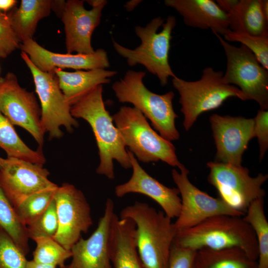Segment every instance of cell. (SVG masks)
I'll return each mask as SVG.
<instances>
[{
	"label": "cell",
	"mask_w": 268,
	"mask_h": 268,
	"mask_svg": "<svg viewBox=\"0 0 268 268\" xmlns=\"http://www.w3.org/2000/svg\"><path fill=\"white\" fill-rule=\"evenodd\" d=\"M102 94V85L94 87L71 106L70 113L75 119L85 120L92 129L100 157L97 173L114 179L113 160L126 169L132 165L123 139L105 108Z\"/></svg>",
	"instance_id": "1"
},
{
	"label": "cell",
	"mask_w": 268,
	"mask_h": 268,
	"mask_svg": "<svg viewBox=\"0 0 268 268\" xmlns=\"http://www.w3.org/2000/svg\"><path fill=\"white\" fill-rule=\"evenodd\" d=\"M173 243L194 251L203 248H237L253 260L256 261L258 257L255 234L243 216H212L191 228L176 233Z\"/></svg>",
	"instance_id": "2"
},
{
	"label": "cell",
	"mask_w": 268,
	"mask_h": 268,
	"mask_svg": "<svg viewBox=\"0 0 268 268\" xmlns=\"http://www.w3.org/2000/svg\"><path fill=\"white\" fill-rule=\"evenodd\" d=\"M120 218L130 219L135 223L136 248L144 268H168L176 234L171 218L139 201L122 209Z\"/></svg>",
	"instance_id": "3"
},
{
	"label": "cell",
	"mask_w": 268,
	"mask_h": 268,
	"mask_svg": "<svg viewBox=\"0 0 268 268\" xmlns=\"http://www.w3.org/2000/svg\"><path fill=\"white\" fill-rule=\"evenodd\" d=\"M162 17L153 18L145 27L136 26V35L141 41L134 49L126 48L113 41L117 53L127 60L130 67L139 64L156 76L162 86L167 85L170 77L176 76L169 63L172 32L176 26V18L169 15L165 22Z\"/></svg>",
	"instance_id": "4"
},
{
	"label": "cell",
	"mask_w": 268,
	"mask_h": 268,
	"mask_svg": "<svg viewBox=\"0 0 268 268\" xmlns=\"http://www.w3.org/2000/svg\"><path fill=\"white\" fill-rule=\"evenodd\" d=\"M144 71L128 70L124 77L112 85V89L121 103H130L148 119L153 127L164 138L171 141L179 138L175 126L178 118L172 104L173 91L164 94L153 93L146 88L143 79Z\"/></svg>",
	"instance_id": "5"
},
{
	"label": "cell",
	"mask_w": 268,
	"mask_h": 268,
	"mask_svg": "<svg viewBox=\"0 0 268 268\" xmlns=\"http://www.w3.org/2000/svg\"><path fill=\"white\" fill-rule=\"evenodd\" d=\"M223 73L212 67H205L200 79L187 81L177 76L172 78L173 87L180 95L181 111L184 115L183 126L189 131L202 113L221 106L228 98L235 97L247 100L235 85L228 84L222 79Z\"/></svg>",
	"instance_id": "6"
},
{
	"label": "cell",
	"mask_w": 268,
	"mask_h": 268,
	"mask_svg": "<svg viewBox=\"0 0 268 268\" xmlns=\"http://www.w3.org/2000/svg\"><path fill=\"white\" fill-rule=\"evenodd\" d=\"M112 118L126 146L140 161L161 160L179 169L182 166L174 145L153 130L138 109L122 106Z\"/></svg>",
	"instance_id": "7"
},
{
	"label": "cell",
	"mask_w": 268,
	"mask_h": 268,
	"mask_svg": "<svg viewBox=\"0 0 268 268\" xmlns=\"http://www.w3.org/2000/svg\"><path fill=\"white\" fill-rule=\"evenodd\" d=\"M226 57L227 64L222 79L224 83L235 85L246 96L254 100L260 109H268V70L258 62L254 54L245 46L236 47L214 33Z\"/></svg>",
	"instance_id": "8"
},
{
	"label": "cell",
	"mask_w": 268,
	"mask_h": 268,
	"mask_svg": "<svg viewBox=\"0 0 268 268\" xmlns=\"http://www.w3.org/2000/svg\"><path fill=\"white\" fill-rule=\"evenodd\" d=\"M206 166L208 183L216 189L218 198L234 209L245 214L252 202L264 199L266 193L262 187L268 174L259 173L253 177L242 165L215 161L208 162Z\"/></svg>",
	"instance_id": "9"
},
{
	"label": "cell",
	"mask_w": 268,
	"mask_h": 268,
	"mask_svg": "<svg viewBox=\"0 0 268 268\" xmlns=\"http://www.w3.org/2000/svg\"><path fill=\"white\" fill-rule=\"evenodd\" d=\"M21 57L32 74L38 96L41 110V122L45 133L51 139L60 138L64 134L61 129L64 127L69 133L79 126L70 113L71 106L67 101L59 85L54 72L40 70L23 51Z\"/></svg>",
	"instance_id": "10"
},
{
	"label": "cell",
	"mask_w": 268,
	"mask_h": 268,
	"mask_svg": "<svg viewBox=\"0 0 268 268\" xmlns=\"http://www.w3.org/2000/svg\"><path fill=\"white\" fill-rule=\"evenodd\" d=\"M172 177L181 198L179 215L174 222L176 233L191 228L212 216L226 214L243 216L245 214L230 207L219 198H214L194 185L188 178L189 171L183 165Z\"/></svg>",
	"instance_id": "11"
},
{
	"label": "cell",
	"mask_w": 268,
	"mask_h": 268,
	"mask_svg": "<svg viewBox=\"0 0 268 268\" xmlns=\"http://www.w3.org/2000/svg\"><path fill=\"white\" fill-rule=\"evenodd\" d=\"M0 112L13 125L27 131L42 147L45 132L41 108L33 93L22 87L12 72L0 77Z\"/></svg>",
	"instance_id": "12"
},
{
	"label": "cell",
	"mask_w": 268,
	"mask_h": 268,
	"mask_svg": "<svg viewBox=\"0 0 268 268\" xmlns=\"http://www.w3.org/2000/svg\"><path fill=\"white\" fill-rule=\"evenodd\" d=\"M54 200L58 229L54 239L67 249L87 233L93 223L90 205L83 193L74 185L63 183L56 189Z\"/></svg>",
	"instance_id": "13"
},
{
	"label": "cell",
	"mask_w": 268,
	"mask_h": 268,
	"mask_svg": "<svg viewBox=\"0 0 268 268\" xmlns=\"http://www.w3.org/2000/svg\"><path fill=\"white\" fill-rule=\"evenodd\" d=\"M0 165V187L14 208L33 195L58 187L43 165L8 157H1Z\"/></svg>",
	"instance_id": "14"
},
{
	"label": "cell",
	"mask_w": 268,
	"mask_h": 268,
	"mask_svg": "<svg viewBox=\"0 0 268 268\" xmlns=\"http://www.w3.org/2000/svg\"><path fill=\"white\" fill-rule=\"evenodd\" d=\"M209 121L217 149L215 162L242 165L243 154L254 137L253 118L214 114Z\"/></svg>",
	"instance_id": "15"
},
{
	"label": "cell",
	"mask_w": 268,
	"mask_h": 268,
	"mask_svg": "<svg viewBox=\"0 0 268 268\" xmlns=\"http://www.w3.org/2000/svg\"><path fill=\"white\" fill-rule=\"evenodd\" d=\"M107 1L86 9L84 0H68L66 1L61 15L64 24L66 47L67 53L90 54L95 50L91 45V36L99 25L102 11Z\"/></svg>",
	"instance_id": "16"
},
{
	"label": "cell",
	"mask_w": 268,
	"mask_h": 268,
	"mask_svg": "<svg viewBox=\"0 0 268 268\" xmlns=\"http://www.w3.org/2000/svg\"><path fill=\"white\" fill-rule=\"evenodd\" d=\"M114 213V201L108 198L104 214L96 229L88 238L81 237L71 247L72 260L64 268H113L110 258L109 239Z\"/></svg>",
	"instance_id": "17"
},
{
	"label": "cell",
	"mask_w": 268,
	"mask_h": 268,
	"mask_svg": "<svg viewBox=\"0 0 268 268\" xmlns=\"http://www.w3.org/2000/svg\"><path fill=\"white\" fill-rule=\"evenodd\" d=\"M133 168L132 176L127 182L117 186L115 195L122 198L129 193L148 196L156 202L170 218H177L181 207L177 188H169L150 176L139 165L134 155L127 150Z\"/></svg>",
	"instance_id": "18"
},
{
	"label": "cell",
	"mask_w": 268,
	"mask_h": 268,
	"mask_svg": "<svg viewBox=\"0 0 268 268\" xmlns=\"http://www.w3.org/2000/svg\"><path fill=\"white\" fill-rule=\"evenodd\" d=\"M20 48L44 72H54L56 68L89 70L110 67L107 52L103 49H97L90 54L56 53L45 49L33 39L22 43Z\"/></svg>",
	"instance_id": "19"
},
{
	"label": "cell",
	"mask_w": 268,
	"mask_h": 268,
	"mask_svg": "<svg viewBox=\"0 0 268 268\" xmlns=\"http://www.w3.org/2000/svg\"><path fill=\"white\" fill-rule=\"evenodd\" d=\"M164 4L175 9L190 27L209 29L223 36L229 29V19L212 0H165Z\"/></svg>",
	"instance_id": "20"
},
{
	"label": "cell",
	"mask_w": 268,
	"mask_h": 268,
	"mask_svg": "<svg viewBox=\"0 0 268 268\" xmlns=\"http://www.w3.org/2000/svg\"><path fill=\"white\" fill-rule=\"evenodd\" d=\"M135 229L133 220L121 218L114 213L109 239L110 258L113 268H144L137 250Z\"/></svg>",
	"instance_id": "21"
},
{
	"label": "cell",
	"mask_w": 268,
	"mask_h": 268,
	"mask_svg": "<svg viewBox=\"0 0 268 268\" xmlns=\"http://www.w3.org/2000/svg\"><path fill=\"white\" fill-rule=\"evenodd\" d=\"M216 3L228 14L231 31L268 37V20L262 12L260 0H218Z\"/></svg>",
	"instance_id": "22"
},
{
	"label": "cell",
	"mask_w": 268,
	"mask_h": 268,
	"mask_svg": "<svg viewBox=\"0 0 268 268\" xmlns=\"http://www.w3.org/2000/svg\"><path fill=\"white\" fill-rule=\"evenodd\" d=\"M54 72L62 92L71 106L94 87L109 83L110 78L117 73L116 71L104 68L73 72L56 68Z\"/></svg>",
	"instance_id": "23"
},
{
	"label": "cell",
	"mask_w": 268,
	"mask_h": 268,
	"mask_svg": "<svg viewBox=\"0 0 268 268\" xmlns=\"http://www.w3.org/2000/svg\"><path fill=\"white\" fill-rule=\"evenodd\" d=\"M53 0H22L8 14L12 28L22 43L33 39L38 22L49 15Z\"/></svg>",
	"instance_id": "24"
},
{
	"label": "cell",
	"mask_w": 268,
	"mask_h": 268,
	"mask_svg": "<svg viewBox=\"0 0 268 268\" xmlns=\"http://www.w3.org/2000/svg\"><path fill=\"white\" fill-rule=\"evenodd\" d=\"M257 266L256 261L237 248L201 249L196 251L194 262V268H257Z\"/></svg>",
	"instance_id": "25"
},
{
	"label": "cell",
	"mask_w": 268,
	"mask_h": 268,
	"mask_svg": "<svg viewBox=\"0 0 268 268\" xmlns=\"http://www.w3.org/2000/svg\"><path fill=\"white\" fill-rule=\"evenodd\" d=\"M13 125L0 112V147L8 158L43 165L46 159L42 149L33 150L20 138Z\"/></svg>",
	"instance_id": "26"
},
{
	"label": "cell",
	"mask_w": 268,
	"mask_h": 268,
	"mask_svg": "<svg viewBox=\"0 0 268 268\" xmlns=\"http://www.w3.org/2000/svg\"><path fill=\"white\" fill-rule=\"evenodd\" d=\"M243 217L256 235L258 249L257 268H268V222L264 211V199L252 202Z\"/></svg>",
	"instance_id": "27"
},
{
	"label": "cell",
	"mask_w": 268,
	"mask_h": 268,
	"mask_svg": "<svg viewBox=\"0 0 268 268\" xmlns=\"http://www.w3.org/2000/svg\"><path fill=\"white\" fill-rule=\"evenodd\" d=\"M0 228L27 255L29 251L27 226L20 221L16 211L0 187Z\"/></svg>",
	"instance_id": "28"
},
{
	"label": "cell",
	"mask_w": 268,
	"mask_h": 268,
	"mask_svg": "<svg viewBox=\"0 0 268 268\" xmlns=\"http://www.w3.org/2000/svg\"><path fill=\"white\" fill-rule=\"evenodd\" d=\"M34 241L36 247L32 260L37 263L64 268L65 262L71 257L70 250L64 248L53 238L40 237Z\"/></svg>",
	"instance_id": "29"
},
{
	"label": "cell",
	"mask_w": 268,
	"mask_h": 268,
	"mask_svg": "<svg viewBox=\"0 0 268 268\" xmlns=\"http://www.w3.org/2000/svg\"><path fill=\"white\" fill-rule=\"evenodd\" d=\"M57 189L33 195L15 208L20 221L24 225L27 226L30 224L47 208L54 198Z\"/></svg>",
	"instance_id": "30"
},
{
	"label": "cell",
	"mask_w": 268,
	"mask_h": 268,
	"mask_svg": "<svg viewBox=\"0 0 268 268\" xmlns=\"http://www.w3.org/2000/svg\"><path fill=\"white\" fill-rule=\"evenodd\" d=\"M223 36L228 42L241 43L254 54L260 64L268 70V37L253 36L230 29Z\"/></svg>",
	"instance_id": "31"
},
{
	"label": "cell",
	"mask_w": 268,
	"mask_h": 268,
	"mask_svg": "<svg viewBox=\"0 0 268 268\" xmlns=\"http://www.w3.org/2000/svg\"><path fill=\"white\" fill-rule=\"evenodd\" d=\"M59 223L54 198L47 208L33 222L27 226L29 238H54Z\"/></svg>",
	"instance_id": "32"
},
{
	"label": "cell",
	"mask_w": 268,
	"mask_h": 268,
	"mask_svg": "<svg viewBox=\"0 0 268 268\" xmlns=\"http://www.w3.org/2000/svg\"><path fill=\"white\" fill-rule=\"evenodd\" d=\"M26 255L9 236L0 230V268H26Z\"/></svg>",
	"instance_id": "33"
},
{
	"label": "cell",
	"mask_w": 268,
	"mask_h": 268,
	"mask_svg": "<svg viewBox=\"0 0 268 268\" xmlns=\"http://www.w3.org/2000/svg\"><path fill=\"white\" fill-rule=\"evenodd\" d=\"M20 42L12 28L8 14L0 13V58H5L20 48Z\"/></svg>",
	"instance_id": "34"
},
{
	"label": "cell",
	"mask_w": 268,
	"mask_h": 268,
	"mask_svg": "<svg viewBox=\"0 0 268 268\" xmlns=\"http://www.w3.org/2000/svg\"><path fill=\"white\" fill-rule=\"evenodd\" d=\"M254 137H257L259 145L260 160H262L268 148V111L260 109L253 118Z\"/></svg>",
	"instance_id": "35"
},
{
	"label": "cell",
	"mask_w": 268,
	"mask_h": 268,
	"mask_svg": "<svg viewBox=\"0 0 268 268\" xmlns=\"http://www.w3.org/2000/svg\"><path fill=\"white\" fill-rule=\"evenodd\" d=\"M196 251L181 247L173 243L168 268H194Z\"/></svg>",
	"instance_id": "36"
},
{
	"label": "cell",
	"mask_w": 268,
	"mask_h": 268,
	"mask_svg": "<svg viewBox=\"0 0 268 268\" xmlns=\"http://www.w3.org/2000/svg\"><path fill=\"white\" fill-rule=\"evenodd\" d=\"M17 3L16 0H0V13H7L15 6Z\"/></svg>",
	"instance_id": "37"
},
{
	"label": "cell",
	"mask_w": 268,
	"mask_h": 268,
	"mask_svg": "<svg viewBox=\"0 0 268 268\" xmlns=\"http://www.w3.org/2000/svg\"><path fill=\"white\" fill-rule=\"evenodd\" d=\"M66 1L53 0L52 10L54 11L59 16H61L64 10Z\"/></svg>",
	"instance_id": "38"
},
{
	"label": "cell",
	"mask_w": 268,
	"mask_h": 268,
	"mask_svg": "<svg viewBox=\"0 0 268 268\" xmlns=\"http://www.w3.org/2000/svg\"><path fill=\"white\" fill-rule=\"evenodd\" d=\"M26 268H56L55 266L37 263L33 260L28 261Z\"/></svg>",
	"instance_id": "39"
},
{
	"label": "cell",
	"mask_w": 268,
	"mask_h": 268,
	"mask_svg": "<svg viewBox=\"0 0 268 268\" xmlns=\"http://www.w3.org/2000/svg\"><path fill=\"white\" fill-rule=\"evenodd\" d=\"M141 1L140 0H132L127 2L124 7L128 11H131L134 10Z\"/></svg>",
	"instance_id": "40"
},
{
	"label": "cell",
	"mask_w": 268,
	"mask_h": 268,
	"mask_svg": "<svg viewBox=\"0 0 268 268\" xmlns=\"http://www.w3.org/2000/svg\"><path fill=\"white\" fill-rule=\"evenodd\" d=\"M260 4L263 14L266 19L268 20V0H260Z\"/></svg>",
	"instance_id": "41"
},
{
	"label": "cell",
	"mask_w": 268,
	"mask_h": 268,
	"mask_svg": "<svg viewBox=\"0 0 268 268\" xmlns=\"http://www.w3.org/2000/svg\"><path fill=\"white\" fill-rule=\"evenodd\" d=\"M0 158H1V157H0Z\"/></svg>",
	"instance_id": "42"
},
{
	"label": "cell",
	"mask_w": 268,
	"mask_h": 268,
	"mask_svg": "<svg viewBox=\"0 0 268 268\" xmlns=\"http://www.w3.org/2000/svg\"></svg>",
	"instance_id": "43"
}]
</instances>
